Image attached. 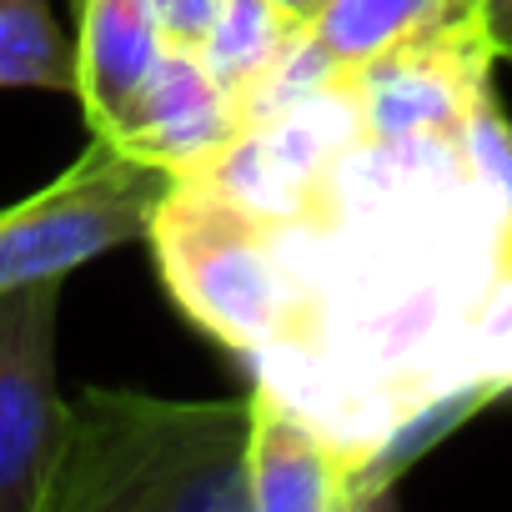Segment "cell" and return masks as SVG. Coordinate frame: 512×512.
Returning a JSON list of instances; mask_svg holds the SVG:
<instances>
[{
	"label": "cell",
	"instance_id": "8fae6325",
	"mask_svg": "<svg viewBox=\"0 0 512 512\" xmlns=\"http://www.w3.org/2000/svg\"><path fill=\"white\" fill-rule=\"evenodd\" d=\"M297 26L277 16L272 0H221V11L201 41V61L226 96H241L262 76Z\"/></svg>",
	"mask_w": 512,
	"mask_h": 512
},
{
	"label": "cell",
	"instance_id": "2e32d148",
	"mask_svg": "<svg viewBox=\"0 0 512 512\" xmlns=\"http://www.w3.org/2000/svg\"><path fill=\"white\" fill-rule=\"evenodd\" d=\"M272 6H277V16L287 26H312V16L322 11V0H272Z\"/></svg>",
	"mask_w": 512,
	"mask_h": 512
},
{
	"label": "cell",
	"instance_id": "9a60e30c",
	"mask_svg": "<svg viewBox=\"0 0 512 512\" xmlns=\"http://www.w3.org/2000/svg\"><path fill=\"white\" fill-rule=\"evenodd\" d=\"M497 61H512V0H467Z\"/></svg>",
	"mask_w": 512,
	"mask_h": 512
},
{
	"label": "cell",
	"instance_id": "7a4b0ae2",
	"mask_svg": "<svg viewBox=\"0 0 512 512\" xmlns=\"http://www.w3.org/2000/svg\"><path fill=\"white\" fill-rule=\"evenodd\" d=\"M156 272L176 307L246 362L272 347L292 312V287L272 221L236 206L206 176H176L146 221Z\"/></svg>",
	"mask_w": 512,
	"mask_h": 512
},
{
	"label": "cell",
	"instance_id": "7c38bea8",
	"mask_svg": "<svg viewBox=\"0 0 512 512\" xmlns=\"http://www.w3.org/2000/svg\"><path fill=\"white\" fill-rule=\"evenodd\" d=\"M442 11L447 0H322V11L312 16V36L342 71H357L362 61H372Z\"/></svg>",
	"mask_w": 512,
	"mask_h": 512
},
{
	"label": "cell",
	"instance_id": "30bf717a",
	"mask_svg": "<svg viewBox=\"0 0 512 512\" xmlns=\"http://www.w3.org/2000/svg\"><path fill=\"white\" fill-rule=\"evenodd\" d=\"M0 86L76 91V46L51 0H0Z\"/></svg>",
	"mask_w": 512,
	"mask_h": 512
},
{
	"label": "cell",
	"instance_id": "4fadbf2b",
	"mask_svg": "<svg viewBox=\"0 0 512 512\" xmlns=\"http://www.w3.org/2000/svg\"><path fill=\"white\" fill-rule=\"evenodd\" d=\"M462 377L487 402L512 392V251L477 292L462 332Z\"/></svg>",
	"mask_w": 512,
	"mask_h": 512
},
{
	"label": "cell",
	"instance_id": "5b68a950",
	"mask_svg": "<svg viewBox=\"0 0 512 512\" xmlns=\"http://www.w3.org/2000/svg\"><path fill=\"white\" fill-rule=\"evenodd\" d=\"M61 282L66 277H46L0 292V512H41V492L61 442Z\"/></svg>",
	"mask_w": 512,
	"mask_h": 512
},
{
	"label": "cell",
	"instance_id": "8992f818",
	"mask_svg": "<svg viewBox=\"0 0 512 512\" xmlns=\"http://www.w3.org/2000/svg\"><path fill=\"white\" fill-rule=\"evenodd\" d=\"M236 131H241L236 106L206 71L201 51L166 46L111 146H121L146 166H161L166 176H201L231 146Z\"/></svg>",
	"mask_w": 512,
	"mask_h": 512
},
{
	"label": "cell",
	"instance_id": "3957f363",
	"mask_svg": "<svg viewBox=\"0 0 512 512\" xmlns=\"http://www.w3.org/2000/svg\"><path fill=\"white\" fill-rule=\"evenodd\" d=\"M171 181L176 176L161 166H146L96 136L71 171L0 211V292L71 277L96 256L141 241Z\"/></svg>",
	"mask_w": 512,
	"mask_h": 512
},
{
	"label": "cell",
	"instance_id": "52a82bcc",
	"mask_svg": "<svg viewBox=\"0 0 512 512\" xmlns=\"http://www.w3.org/2000/svg\"><path fill=\"white\" fill-rule=\"evenodd\" d=\"M251 512H342L362 497V462L272 387L251 392Z\"/></svg>",
	"mask_w": 512,
	"mask_h": 512
},
{
	"label": "cell",
	"instance_id": "9c48e42d",
	"mask_svg": "<svg viewBox=\"0 0 512 512\" xmlns=\"http://www.w3.org/2000/svg\"><path fill=\"white\" fill-rule=\"evenodd\" d=\"M246 131L262 141V151L277 161V171H287L317 201V186L367 136V121H362V101H357L352 81L342 76L322 91L297 96L292 106H282L277 116H267L262 126H246Z\"/></svg>",
	"mask_w": 512,
	"mask_h": 512
},
{
	"label": "cell",
	"instance_id": "e0dca14e",
	"mask_svg": "<svg viewBox=\"0 0 512 512\" xmlns=\"http://www.w3.org/2000/svg\"><path fill=\"white\" fill-rule=\"evenodd\" d=\"M447 6H462V11H467V0H447Z\"/></svg>",
	"mask_w": 512,
	"mask_h": 512
},
{
	"label": "cell",
	"instance_id": "6da1fadb",
	"mask_svg": "<svg viewBox=\"0 0 512 512\" xmlns=\"http://www.w3.org/2000/svg\"><path fill=\"white\" fill-rule=\"evenodd\" d=\"M251 397L166 402L91 387L61 412L41 512H251Z\"/></svg>",
	"mask_w": 512,
	"mask_h": 512
},
{
	"label": "cell",
	"instance_id": "277c9868",
	"mask_svg": "<svg viewBox=\"0 0 512 512\" xmlns=\"http://www.w3.org/2000/svg\"><path fill=\"white\" fill-rule=\"evenodd\" d=\"M492 46L472 11L447 6L347 71L367 136H462L492 96Z\"/></svg>",
	"mask_w": 512,
	"mask_h": 512
},
{
	"label": "cell",
	"instance_id": "5bb4252c",
	"mask_svg": "<svg viewBox=\"0 0 512 512\" xmlns=\"http://www.w3.org/2000/svg\"><path fill=\"white\" fill-rule=\"evenodd\" d=\"M156 11V26H161V41L166 46H181V51H201L221 0H151Z\"/></svg>",
	"mask_w": 512,
	"mask_h": 512
},
{
	"label": "cell",
	"instance_id": "ba28073f",
	"mask_svg": "<svg viewBox=\"0 0 512 512\" xmlns=\"http://www.w3.org/2000/svg\"><path fill=\"white\" fill-rule=\"evenodd\" d=\"M81 46H76V96L91 136H116L166 41L151 0H76Z\"/></svg>",
	"mask_w": 512,
	"mask_h": 512
}]
</instances>
